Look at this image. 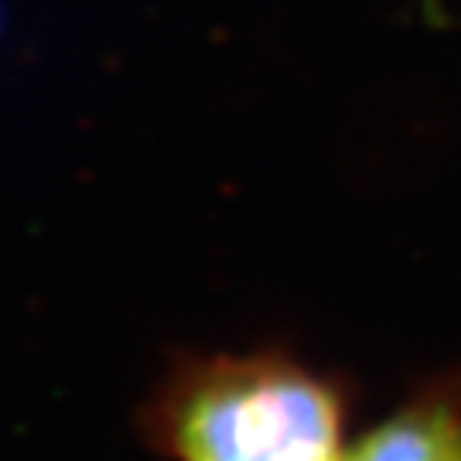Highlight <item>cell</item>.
Returning <instances> with one entry per match:
<instances>
[{
    "mask_svg": "<svg viewBox=\"0 0 461 461\" xmlns=\"http://www.w3.org/2000/svg\"><path fill=\"white\" fill-rule=\"evenodd\" d=\"M161 420L178 461H346L335 393L284 363L205 366Z\"/></svg>",
    "mask_w": 461,
    "mask_h": 461,
    "instance_id": "obj_1",
    "label": "cell"
},
{
    "mask_svg": "<svg viewBox=\"0 0 461 461\" xmlns=\"http://www.w3.org/2000/svg\"><path fill=\"white\" fill-rule=\"evenodd\" d=\"M346 461H461V417L411 411L376 428Z\"/></svg>",
    "mask_w": 461,
    "mask_h": 461,
    "instance_id": "obj_2",
    "label": "cell"
}]
</instances>
